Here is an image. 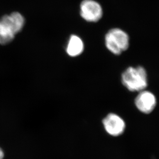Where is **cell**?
Masks as SVG:
<instances>
[{
	"mask_svg": "<svg viewBox=\"0 0 159 159\" xmlns=\"http://www.w3.org/2000/svg\"><path fill=\"white\" fill-rule=\"evenodd\" d=\"M121 80L123 85L131 92L139 93L148 85L147 71L141 66L127 68L121 75Z\"/></svg>",
	"mask_w": 159,
	"mask_h": 159,
	"instance_id": "2",
	"label": "cell"
},
{
	"mask_svg": "<svg viewBox=\"0 0 159 159\" xmlns=\"http://www.w3.org/2000/svg\"><path fill=\"white\" fill-rule=\"evenodd\" d=\"M81 15L89 22H97L102 16L100 5L93 0H84L81 4Z\"/></svg>",
	"mask_w": 159,
	"mask_h": 159,
	"instance_id": "5",
	"label": "cell"
},
{
	"mask_svg": "<svg viewBox=\"0 0 159 159\" xmlns=\"http://www.w3.org/2000/svg\"><path fill=\"white\" fill-rule=\"evenodd\" d=\"M102 122L106 131L111 136H119L125 130V121L116 114H109L103 119Z\"/></svg>",
	"mask_w": 159,
	"mask_h": 159,
	"instance_id": "6",
	"label": "cell"
},
{
	"mask_svg": "<svg viewBox=\"0 0 159 159\" xmlns=\"http://www.w3.org/2000/svg\"><path fill=\"white\" fill-rule=\"evenodd\" d=\"M4 158V152L3 150L0 148V159H3Z\"/></svg>",
	"mask_w": 159,
	"mask_h": 159,
	"instance_id": "8",
	"label": "cell"
},
{
	"mask_svg": "<svg viewBox=\"0 0 159 159\" xmlns=\"http://www.w3.org/2000/svg\"><path fill=\"white\" fill-rule=\"evenodd\" d=\"M130 39L127 33L115 28L110 30L105 36V44L108 50L115 55H120L129 47Z\"/></svg>",
	"mask_w": 159,
	"mask_h": 159,
	"instance_id": "3",
	"label": "cell"
},
{
	"mask_svg": "<svg viewBox=\"0 0 159 159\" xmlns=\"http://www.w3.org/2000/svg\"><path fill=\"white\" fill-rule=\"evenodd\" d=\"M84 43L78 36L71 35L66 48L68 55L71 57H78L84 51Z\"/></svg>",
	"mask_w": 159,
	"mask_h": 159,
	"instance_id": "7",
	"label": "cell"
},
{
	"mask_svg": "<svg viewBox=\"0 0 159 159\" xmlns=\"http://www.w3.org/2000/svg\"><path fill=\"white\" fill-rule=\"evenodd\" d=\"M25 25V19L19 12L4 16L0 19V44H8L20 32Z\"/></svg>",
	"mask_w": 159,
	"mask_h": 159,
	"instance_id": "1",
	"label": "cell"
},
{
	"mask_svg": "<svg viewBox=\"0 0 159 159\" xmlns=\"http://www.w3.org/2000/svg\"><path fill=\"white\" fill-rule=\"evenodd\" d=\"M134 103L139 112L146 114H150L156 107L157 98L152 93L145 89L139 92Z\"/></svg>",
	"mask_w": 159,
	"mask_h": 159,
	"instance_id": "4",
	"label": "cell"
}]
</instances>
